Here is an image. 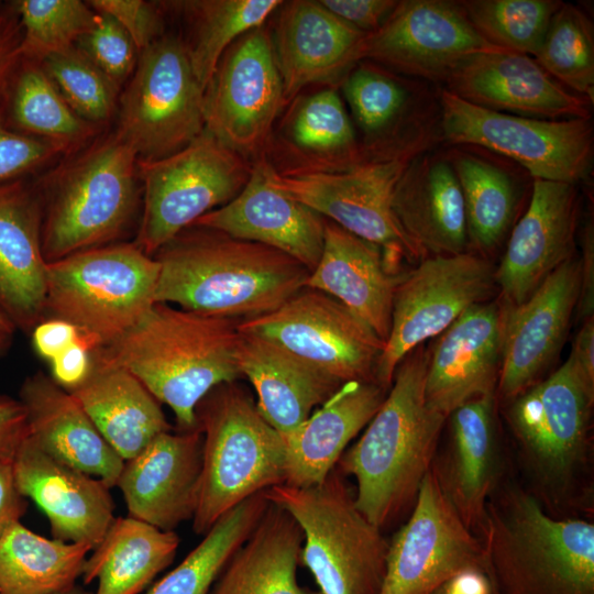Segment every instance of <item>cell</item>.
Here are the masks:
<instances>
[{
  "label": "cell",
  "instance_id": "d4e9b609",
  "mask_svg": "<svg viewBox=\"0 0 594 594\" xmlns=\"http://www.w3.org/2000/svg\"><path fill=\"white\" fill-rule=\"evenodd\" d=\"M268 164L264 156L258 157L243 189L228 204L201 216L194 226L273 248L311 272L322 253L326 219L272 186Z\"/></svg>",
  "mask_w": 594,
  "mask_h": 594
},
{
  "label": "cell",
  "instance_id": "03108f58",
  "mask_svg": "<svg viewBox=\"0 0 594 594\" xmlns=\"http://www.w3.org/2000/svg\"><path fill=\"white\" fill-rule=\"evenodd\" d=\"M496 593H497V591H496Z\"/></svg>",
  "mask_w": 594,
  "mask_h": 594
},
{
  "label": "cell",
  "instance_id": "ffe728a7",
  "mask_svg": "<svg viewBox=\"0 0 594 594\" xmlns=\"http://www.w3.org/2000/svg\"><path fill=\"white\" fill-rule=\"evenodd\" d=\"M579 218L576 185L537 179L526 212L514 227L495 270L501 300L522 304L561 264L572 257Z\"/></svg>",
  "mask_w": 594,
  "mask_h": 594
},
{
  "label": "cell",
  "instance_id": "7c38bea8",
  "mask_svg": "<svg viewBox=\"0 0 594 594\" xmlns=\"http://www.w3.org/2000/svg\"><path fill=\"white\" fill-rule=\"evenodd\" d=\"M204 92L184 41L160 36L140 53L119 97L116 132L139 160L172 155L205 130Z\"/></svg>",
  "mask_w": 594,
  "mask_h": 594
},
{
  "label": "cell",
  "instance_id": "6125c7cd",
  "mask_svg": "<svg viewBox=\"0 0 594 594\" xmlns=\"http://www.w3.org/2000/svg\"><path fill=\"white\" fill-rule=\"evenodd\" d=\"M15 326L0 307V333L11 336Z\"/></svg>",
  "mask_w": 594,
  "mask_h": 594
},
{
  "label": "cell",
  "instance_id": "cb8c5ba5",
  "mask_svg": "<svg viewBox=\"0 0 594 594\" xmlns=\"http://www.w3.org/2000/svg\"><path fill=\"white\" fill-rule=\"evenodd\" d=\"M13 475L23 497L46 515L54 539L95 549L114 517L110 486L44 452L30 438L13 457Z\"/></svg>",
  "mask_w": 594,
  "mask_h": 594
},
{
  "label": "cell",
  "instance_id": "ab89813d",
  "mask_svg": "<svg viewBox=\"0 0 594 594\" xmlns=\"http://www.w3.org/2000/svg\"><path fill=\"white\" fill-rule=\"evenodd\" d=\"M4 125L56 143L67 155L88 145L100 132L68 106L41 64L26 58H21L11 81Z\"/></svg>",
  "mask_w": 594,
  "mask_h": 594
},
{
  "label": "cell",
  "instance_id": "e7e4bbea",
  "mask_svg": "<svg viewBox=\"0 0 594 594\" xmlns=\"http://www.w3.org/2000/svg\"><path fill=\"white\" fill-rule=\"evenodd\" d=\"M11 336L0 333V354L4 352L6 349L10 345Z\"/></svg>",
  "mask_w": 594,
  "mask_h": 594
},
{
  "label": "cell",
  "instance_id": "9a60e30c",
  "mask_svg": "<svg viewBox=\"0 0 594 594\" xmlns=\"http://www.w3.org/2000/svg\"><path fill=\"white\" fill-rule=\"evenodd\" d=\"M340 384L375 382L385 341L333 297L302 288L277 309L239 321Z\"/></svg>",
  "mask_w": 594,
  "mask_h": 594
},
{
  "label": "cell",
  "instance_id": "603a6c76",
  "mask_svg": "<svg viewBox=\"0 0 594 594\" xmlns=\"http://www.w3.org/2000/svg\"><path fill=\"white\" fill-rule=\"evenodd\" d=\"M202 465V433L157 435L140 453L125 460L117 485L130 517L174 531L193 519Z\"/></svg>",
  "mask_w": 594,
  "mask_h": 594
},
{
  "label": "cell",
  "instance_id": "7402d4cb",
  "mask_svg": "<svg viewBox=\"0 0 594 594\" xmlns=\"http://www.w3.org/2000/svg\"><path fill=\"white\" fill-rule=\"evenodd\" d=\"M444 84L461 99L497 112L551 120L591 117L587 98L565 88L532 56L521 53L475 54Z\"/></svg>",
  "mask_w": 594,
  "mask_h": 594
},
{
  "label": "cell",
  "instance_id": "30bf717a",
  "mask_svg": "<svg viewBox=\"0 0 594 594\" xmlns=\"http://www.w3.org/2000/svg\"><path fill=\"white\" fill-rule=\"evenodd\" d=\"M252 165L206 129L180 151L138 161L142 208L134 243L147 255L207 212L231 201Z\"/></svg>",
  "mask_w": 594,
  "mask_h": 594
},
{
  "label": "cell",
  "instance_id": "6da1fadb",
  "mask_svg": "<svg viewBox=\"0 0 594 594\" xmlns=\"http://www.w3.org/2000/svg\"><path fill=\"white\" fill-rule=\"evenodd\" d=\"M154 258L160 264L155 302L237 320L277 309L304 288L309 275L280 251L194 224Z\"/></svg>",
  "mask_w": 594,
  "mask_h": 594
},
{
  "label": "cell",
  "instance_id": "2e32d148",
  "mask_svg": "<svg viewBox=\"0 0 594 594\" xmlns=\"http://www.w3.org/2000/svg\"><path fill=\"white\" fill-rule=\"evenodd\" d=\"M284 103L273 41L260 26L221 57L204 92L205 129L243 157L258 158Z\"/></svg>",
  "mask_w": 594,
  "mask_h": 594
},
{
  "label": "cell",
  "instance_id": "277c9868",
  "mask_svg": "<svg viewBox=\"0 0 594 594\" xmlns=\"http://www.w3.org/2000/svg\"><path fill=\"white\" fill-rule=\"evenodd\" d=\"M497 594H594V525L548 513L528 491L497 487L481 534Z\"/></svg>",
  "mask_w": 594,
  "mask_h": 594
},
{
  "label": "cell",
  "instance_id": "f6af8a7d",
  "mask_svg": "<svg viewBox=\"0 0 594 594\" xmlns=\"http://www.w3.org/2000/svg\"><path fill=\"white\" fill-rule=\"evenodd\" d=\"M476 32L490 44L535 56L550 20L562 4L557 0L458 1Z\"/></svg>",
  "mask_w": 594,
  "mask_h": 594
},
{
  "label": "cell",
  "instance_id": "db71d44e",
  "mask_svg": "<svg viewBox=\"0 0 594 594\" xmlns=\"http://www.w3.org/2000/svg\"><path fill=\"white\" fill-rule=\"evenodd\" d=\"M337 18L370 34L391 15L398 1L394 0H319Z\"/></svg>",
  "mask_w": 594,
  "mask_h": 594
},
{
  "label": "cell",
  "instance_id": "816d5d0a",
  "mask_svg": "<svg viewBox=\"0 0 594 594\" xmlns=\"http://www.w3.org/2000/svg\"><path fill=\"white\" fill-rule=\"evenodd\" d=\"M22 29L13 2L0 4V124H4L8 95L21 56Z\"/></svg>",
  "mask_w": 594,
  "mask_h": 594
},
{
  "label": "cell",
  "instance_id": "484cf974",
  "mask_svg": "<svg viewBox=\"0 0 594 594\" xmlns=\"http://www.w3.org/2000/svg\"><path fill=\"white\" fill-rule=\"evenodd\" d=\"M450 439L432 469L464 524L479 537L486 504L499 485L496 394L473 398L449 416Z\"/></svg>",
  "mask_w": 594,
  "mask_h": 594
},
{
  "label": "cell",
  "instance_id": "7dc6e473",
  "mask_svg": "<svg viewBox=\"0 0 594 594\" xmlns=\"http://www.w3.org/2000/svg\"><path fill=\"white\" fill-rule=\"evenodd\" d=\"M68 106L101 129L118 111L120 88L75 45L38 62Z\"/></svg>",
  "mask_w": 594,
  "mask_h": 594
},
{
  "label": "cell",
  "instance_id": "b9f144b4",
  "mask_svg": "<svg viewBox=\"0 0 594 594\" xmlns=\"http://www.w3.org/2000/svg\"><path fill=\"white\" fill-rule=\"evenodd\" d=\"M268 504L264 491L223 514L185 559L144 594H209Z\"/></svg>",
  "mask_w": 594,
  "mask_h": 594
},
{
  "label": "cell",
  "instance_id": "ac0fdd59",
  "mask_svg": "<svg viewBox=\"0 0 594 594\" xmlns=\"http://www.w3.org/2000/svg\"><path fill=\"white\" fill-rule=\"evenodd\" d=\"M499 50L476 32L458 1L404 0L376 31L366 35L361 59L446 82L471 56Z\"/></svg>",
  "mask_w": 594,
  "mask_h": 594
},
{
  "label": "cell",
  "instance_id": "ba28073f",
  "mask_svg": "<svg viewBox=\"0 0 594 594\" xmlns=\"http://www.w3.org/2000/svg\"><path fill=\"white\" fill-rule=\"evenodd\" d=\"M302 532L301 562L321 594H380L389 541L355 504L338 468L318 485L278 484L265 491Z\"/></svg>",
  "mask_w": 594,
  "mask_h": 594
},
{
  "label": "cell",
  "instance_id": "f546056e",
  "mask_svg": "<svg viewBox=\"0 0 594 594\" xmlns=\"http://www.w3.org/2000/svg\"><path fill=\"white\" fill-rule=\"evenodd\" d=\"M342 91L363 135L366 161L417 155L432 135L430 110L422 94L404 80L371 66L359 65L345 76Z\"/></svg>",
  "mask_w": 594,
  "mask_h": 594
},
{
  "label": "cell",
  "instance_id": "1f68e13d",
  "mask_svg": "<svg viewBox=\"0 0 594 594\" xmlns=\"http://www.w3.org/2000/svg\"><path fill=\"white\" fill-rule=\"evenodd\" d=\"M29 436L54 459L117 485L124 460L98 431L73 397L43 372L24 380L20 388Z\"/></svg>",
  "mask_w": 594,
  "mask_h": 594
},
{
  "label": "cell",
  "instance_id": "5b68a950",
  "mask_svg": "<svg viewBox=\"0 0 594 594\" xmlns=\"http://www.w3.org/2000/svg\"><path fill=\"white\" fill-rule=\"evenodd\" d=\"M138 154L116 130L63 157L35 183L47 263L118 243L141 216Z\"/></svg>",
  "mask_w": 594,
  "mask_h": 594
},
{
  "label": "cell",
  "instance_id": "681fc988",
  "mask_svg": "<svg viewBox=\"0 0 594 594\" xmlns=\"http://www.w3.org/2000/svg\"><path fill=\"white\" fill-rule=\"evenodd\" d=\"M67 156L56 143L0 124V185L23 179Z\"/></svg>",
  "mask_w": 594,
  "mask_h": 594
},
{
  "label": "cell",
  "instance_id": "f5cc1de1",
  "mask_svg": "<svg viewBox=\"0 0 594 594\" xmlns=\"http://www.w3.org/2000/svg\"><path fill=\"white\" fill-rule=\"evenodd\" d=\"M32 339L37 354L50 362L77 343L84 344L91 352L100 348L74 324L56 318H45L37 323L33 328Z\"/></svg>",
  "mask_w": 594,
  "mask_h": 594
},
{
  "label": "cell",
  "instance_id": "e575fe53",
  "mask_svg": "<svg viewBox=\"0 0 594 594\" xmlns=\"http://www.w3.org/2000/svg\"><path fill=\"white\" fill-rule=\"evenodd\" d=\"M69 393L124 461L170 430L160 403L134 375L94 355L90 373Z\"/></svg>",
  "mask_w": 594,
  "mask_h": 594
},
{
  "label": "cell",
  "instance_id": "60d3db41",
  "mask_svg": "<svg viewBox=\"0 0 594 594\" xmlns=\"http://www.w3.org/2000/svg\"><path fill=\"white\" fill-rule=\"evenodd\" d=\"M447 156L461 187L469 244L491 251L513 221L516 183L509 172L475 153L455 148Z\"/></svg>",
  "mask_w": 594,
  "mask_h": 594
},
{
  "label": "cell",
  "instance_id": "8fae6325",
  "mask_svg": "<svg viewBox=\"0 0 594 594\" xmlns=\"http://www.w3.org/2000/svg\"><path fill=\"white\" fill-rule=\"evenodd\" d=\"M439 128L448 143L483 147L508 157L532 179L578 185L592 169L591 117L551 120L508 114L475 106L443 89Z\"/></svg>",
  "mask_w": 594,
  "mask_h": 594
},
{
  "label": "cell",
  "instance_id": "d590c367",
  "mask_svg": "<svg viewBox=\"0 0 594 594\" xmlns=\"http://www.w3.org/2000/svg\"><path fill=\"white\" fill-rule=\"evenodd\" d=\"M301 547L302 532L295 519L270 502L222 570L211 594H321L298 582Z\"/></svg>",
  "mask_w": 594,
  "mask_h": 594
},
{
  "label": "cell",
  "instance_id": "be15d7a7",
  "mask_svg": "<svg viewBox=\"0 0 594 594\" xmlns=\"http://www.w3.org/2000/svg\"><path fill=\"white\" fill-rule=\"evenodd\" d=\"M55 594H91V593L86 591L84 587L79 585H74L65 591H62Z\"/></svg>",
  "mask_w": 594,
  "mask_h": 594
},
{
  "label": "cell",
  "instance_id": "680465c9",
  "mask_svg": "<svg viewBox=\"0 0 594 594\" xmlns=\"http://www.w3.org/2000/svg\"><path fill=\"white\" fill-rule=\"evenodd\" d=\"M568 361L583 385L594 392V317L582 321Z\"/></svg>",
  "mask_w": 594,
  "mask_h": 594
},
{
  "label": "cell",
  "instance_id": "44dd1931",
  "mask_svg": "<svg viewBox=\"0 0 594 594\" xmlns=\"http://www.w3.org/2000/svg\"><path fill=\"white\" fill-rule=\"evenodd\" d=\"M505 307L501 299L466 309L429 351L427 405L446 418L462 404L496 394L503 352Z\"/></svg>",
  "mask_w": 594,
  "mask_h": 594
},
{
  "label": "cell",
  "instance_id": "7a4b0ae2",
  "mask_svg": "<svg viewBox=\"0 0 594 594\" xmlns=\"http://www.w3.org/2000/svg\"><path fill=\"white\" fill-rule=\"evenodd\" d=\"M428 358L420 345L404 358L381 407L337 464L355 480L358 508L382 530L413 508L448 419L426 403Z\"/></svg>",
  "mask_w": 594,
  "mask_h": 594
},
{
  "label": "cell",
  "instance_id": "c3c4849f",
  "mask_svg": "<svg viewBox=\"0 0 594 594\" xmlns=\"http://www.w3.org/2000/svg\"><path fill=\"white\" fill-rule=\"evenodd\" d=\"M76 46L119 88L134 73L140 56L125 30L102 12Z\"/></svg>",
  "mask_w": 594,
  "mask_h": 594
},
{
  "label": "cell",
  "instance_id": "d6a6232c",
  "mask_svg": "<svg viewBox=\"0 0 594 594\" xmlns=\"http://www.w3.org/2000/svg\"><path fill=\"white\" fill-rule=\"evenodd\" d=\"M235 358L241 376L255 388L258 411L282 437L298 428L342 385L254 333L239 330Z\"/></svg>",
  "mask_w": 594,
  "mask_h": 594
},
{
  "label": "cell",
  "instance_id": "8992f818",
  "mask_svg": "<svg viewBox=\"0 0 594 594\" xmlns=\"http://www.w3.org/2000/svg\"><path fill=\"white\" fill-rule=\"evenodd\" d=\"M506 420L530 481L528 490L557 517H579L590 507V425L594 392L566 360L506 402Z\"/></svg>",
  "mask_w": 594,
  "mask_h": 594
},
{
  "label": "cell",
  "instance_id": "52a82bcc",
  "mask_svg": "<svg viewBox=\"0 0 594 594\" xmlns=\"http://www.w3.org/2000/svg\"><path fill=\"white\" fill-rule=\"evenodd\" d=\"M202 433V465L193 529L205 535L246 498L285 482L286 446L251 396L226 383L196 408Z\"/></svg>",
  "mask_w": 594,
  "mask_h": 594
},
{
  "label": "cell",
  "instance_id": "4dcf8cb0",
  "mask_svg": "<svg viewBox=\"0 0 594 594\" xmlns=\"http://www.w3.org/2000/svg\"><path fill=\"white\" fill-rule=\"evenodd\" d=\"M392 209L426 256L468 252L463 196L448 156L416 155L394 187Z\"/></svg>",
  "mask_w": 594,
  "mask_h": 594
},
{
  "label": "cell",
  "instance_id": "7bdbcfd3",
  "mask_svg": "<svg viewBox=\"0 0 594 594\" xmlns=\"http://www.w3.org/2000/svg\"><path fill=\"white\" fill-rule=\"evenodd\" d=\"M278 0H200L182 2L195 21L187 45L201 88H207L226 51L242 35L260 28L278 8Z\"/></svg>",
  "mask_w": 594,
  "mask_h": 594
},
{
  "label": "cell",
  "instance_id": "94428289",
  "mask_svg": "<svg viewBox=\"0 0 594 594\" xmlns=\"http://www.w3.org/2000/svg\"><path fill=\"white\" fill-rule=\"evenodd\" d=\"M431 594H497L486 566H471L452 575Z\"/></svg>",
  "mask_w": 594,
  "mask_h": 594
},
{
  "label": "cell",
  "instance_id": "83f0119b",
  "mask_svg": "<svg viewBox=\"0 0 594 594\" xmlns=\"http://www.w3.org/2000/svg\"><path fill=\"white\" fill-rule=\"evenodd\" d=\"M273 41L284 102L308 85L331 80L361 59L366 33L343 22L319 1L282 2Z\"/></svg>",
  "mask_w": 594,
  "mask_h": 594
},
{
  "label": "cell",
  "instance_id": "8d00e7d4",
  "mask_svg": "<svg viewBox=\"0 0 594 594\" xmlns=\"http://www.w3.org/2000/svg\"><path fill=\"white\" fill-rule=\"evenodd\" d=\"M280 142L295 163L285 174L344 172L367 162L333 88L295 98L280 127Z\"/></svg>",
  "mask_w": 594,
  "mask_h": 594
},
{
  "label": "cell",
  "instance_id": "4316f807",
  "mask_svg": "<svg viewBox=\"0 0 594 594\" xmlns=\"http://www.w3.org/2000/svg\"><path fill=\"white\" fill-rule=\"evenodd\" d=\"M42 218L36 184L23 178L0 185V307L24 330L45 318Z\"/></svg>",
  "mask_w": 594,
  "mask_h": 594
},
{
  "label": "cell",
  "instance_id": "6f0895ef",
  "mask_svg": "<svg viewBox=\"0 0 594 594\" xmlns=\"http://www.w3.org/2000/svg\"><path fill=\"white\" fill-rule=\"evenodd\" d=\"M12 463V458L0 455V537L20 521L26 509L25 497L14 481Z\"/></svg>",
  "mask_w": 594,
  "mask_h": 594
},
{
  "label": "cell",
  "instance_id": "9c48e42d",
  "mask_svg": "<svg viewBox=\"0 0 594 594\" xmlns=\"http://www.w3.org/2000/svg\"><path fill=\"white\" fill-rule=\"evenodd\" d=\"M158 273V262L134 242L47 263L45 317L65 320L107 346L153 307Z\"/></svg>",
  "mask_w": 594,
  "mask_h": 594
},
{
  "label": "cell",
  "instance_id": "e0dca14e",
  "mask_svg": "<svg viewBox=\"0 0 594 594\" xmlns=\"http://www.w3.org/2000/svg\"><path fill=\"white\" fill-rule=\"evenodd\" d=\"M471 566H485L481 539L459 516L431 468L409 517L389 541L380 594H431Z\"/></svg>",
  "mask_w": 594,
  "mask_h": 594
},
{
  "label": "cell",
  "instance_id": "bcb514c9",
  "mask_svg": "<svg viewBox=\"0 0 594 594\" xmlns=\"http://www.w3.org/2000/svg\"><path fill=\"white\" fill-rule=\"evenodd\" d=\"M13 6L22 29L21 56L36 62L75 46L97 20L80 0H18Z\"/></svg>",
  "mask_w": 594,
  "mask_h": 594
},
{
  "label": "cell",
  "instance_id": "4fadbf2b",
  "mask_svg": "<svg viewBox=\"0 0 594 594\" xmlns=\"http://www.w3.org/2000/svg\"><path fill=\"white\" fill-rule=\"evenodd\" d=\"M415 156L369 161L332 173L282 174L270 163L267 178L272 186L321 217L381 246L387 263L402 271L404 260L411 263L426 257L404 232L392 209L394 187Z\"/></svg>",
  "mask_w": 594,
  "mask_h": 594
},
{
  "label": "cell",
  "instance_id": "f907efd6",
  "mask_svg": "<svg viewBox=\"0 0 594 594\" xmlns=\"http://www.w3.org/2000/svg\"><path fill=\"white\" fill-rule=\"evenodd\" d=\"M97 12L114 19L132 38L139 53L160 37L162 21L155 7L142 0H90Z\"/></svg>",
  "mask_w": 594,
  "mask_h": 594
},
{
  "label": "cell",
  "instance_id": "ee69618b",
  "mask_svg": "<svg viewBox=\"0 0 594 594\" xmlns=\"http://www.w3.org/2000/svg\"><path fill=\"white\" fill-rule=\"evenodd\" d=\"M534 58L565 88L593 102L594 30L578 6L562 2Z\"/></svg>",
  "mask_w": 594,
  "mask_h": 594
},
{
  "label": "cell",
  "instance_id": "11a10c76",
  "mask_svg": "<svg viewBox=\"0 0 594 594\" xmlns=\"http://www.w3.org/2000/svg\"><path fill=\"white\" fill-rule=\"evenodd\" d=\"M52 378L56 384L73 391L80 385L92 369V352L84 344L68 348L51 362Z\"/></svg>",
  "mask_w": 594,
  "mask_h": 594
},
{
  "label": "cell",
  "instance_id": "74e56055",
  "mask_svg": "<svg viewBox=\"0 0 594 594\" xmlns=\"http://www.w3.org/2000/svg\"><path fill=\"white\" fill-rule=\"evenodd\" d=\"M178 546L175 531L118 517L87 557L81 576L86 584L97 581L95 594H140L172 563Z\"/></svg>",
  "mask_w": 594,
  "mask_h": 594
},
{
  "label": "cell",
  "instance_id": "3957f363",
  "mask_svg": "<svg viewBox=\"0 0 594 594\" xmlns=\"http://www.w3.org/2000/svg\"><path fill=\"white\" fill-rule=\"evenodd\" d=\"M239 320L155 302L130 331L92 355L134 375L174 413L179 431L198 428L196 408L215 387L241 373Z\"/></svg>",
  "mask_w": 594,
  "mask_h": 594
},
{
  "label": "cell",
  "instance_id": "f1b7e54d",
  "mask_svg": "<svg viewBox=\"0 0 594 594\" xmlns=\"http://www.w3.org/2000/svg\"><path fill=\"white\" fill-rule=\"evenodd\" d=\"M406 273L386 262L381 246L326 220L322 253L304 288L339 300L386 341L395 290Z\"/></svg>",
  "mask_w": 594,
  "mask_h": 594
},
{
  "label": "cell",
  "instance_id": "836d02e7",
  "mask_svg": "<svg viewBox=\"0 0 594 594\" xmlns=\"http://www.w3.org/2000/svg\"><path fill=\"white\" fill-rule=\"evenodd\" d=\"M386 394L387 389L376 382L343 383L298 428L283 437L284 484L310 487L323 482L350 441L374 417Z\"/></svg>",
  "mask_w": 594,
  "mask_h": 594
},
{
  "label": "cell",
  "instance_id": "9f6ffc18",
  "mask_svg": "<svg viewBox=\"0 0 594 594\" xmlns=\"http://www.w3.org/2000/svg\"><path fill=\"white\" fill-rule=\"evenodd\" d=\"M28 436L26 413L22 403L0 395V455L13 459Z\"/></svg>",
  "mask_w": 594,
  "mask_h": 594
},
{
  "label": "cell",
  "instance_id": "91938a15",
  "mask_svg": "<svg viewBox=\"0 0 594 594\" xmlns=\"http://www.w3.org/2000/svg\"><path fill=\"white\" fill-rule=\"evenodd\" d=\"M576 314L582 321L594 317V233L592 223H587L583 230Z\"/></svg>",
  "mask_w": 594,
  "mask_h": 594
},
{
  "label": "cell",
  "instance_id": "5bb4252c",
  "mask_svg": "<svg viewBox=\"0 0 594 594\" xmlns=\"http://www.w3.org/2000/svg\"><path fill=\"white\" fill-rule=\"evenodd\" d=\"M495 270L484 256L464 252L425 257L397 286L392 322L375 367L389 389L397 366L426 340L442 333L470 307L491 300Z\"/></svg>",
  "mask_w": 594,
  "mask_h": 594
},
{
  "label": "cell",
  "instance_id": "f35d334b",
  "mask_svg": "<svg viewBox=\"0 0 594 594\" xmlns=\"http://www.w3.org/2000/svg\"><path fill=\"white\" fill-rule=\"evenodd\" d=\"M91 551L47 539L21 521L0 537V594H55L76 585Z\"/></svg>",
  "mask_w": 594,
  "mask_h": 594
},
{
  "label": "cell",
  "instance_id": "d6986e66",
  "mask_svg": "<svg viewBox=\"0 0 594 594\" xmlns=\"http://www.w3.org/2000/svg\"><path fill=\"white\" fill-rule=\"evenodd\" d=\"M580 293V260L557 267L522 304H504L497 391L507 402L541 378L563 344Z\"/></svg>",
  "mask_w": 594,
  "mask_h": 594
}]
</instances>
